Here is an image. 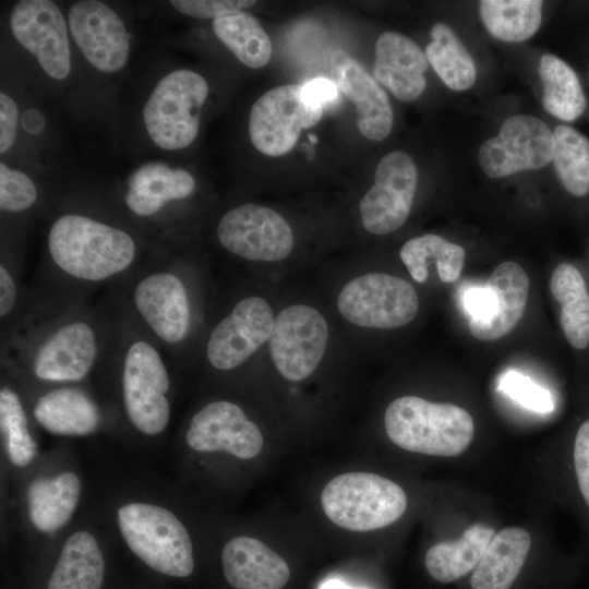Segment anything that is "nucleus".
<instances>
[{
	"label": "nucleus",
	"mask_w": 589,
	"mask_h": 589,
	"mask_svg": "<svg viewBox=\"0 0 589 589\" xmlns=\"http://www.w3.org/2000/svg\"><path fill=\"white\" fill-rule=\"evenodd\" d=\"M135 308L154 334L167 344H177L188 334L191 310L187 289L175 274L152 273L134 288Z\"/></svg>",
	"instance_id": "18"
},
{
	"label": "nucleus",
	"mask_w": 589,
	"mask_h": 589,
	"mask_svg": "<svg viewBox=\"0 0 589 589\" xmlns=\"http://www.w3.org/2000/svg\"><path fill=\"white\" fill-rule=\"evenodd\" d=\"M542 4L539 0H482L479 15L493 37L520 43L532 37L540 27Z\"/></svg>",
	"instance_id": "30"
},
{
	"label": "nucleus",
	"mask_w": 589,
	"mask_h": 589,
	"mask_svg": "<svg viewBox=\"0 0 589 589\" xmlns=\"http://www.w3.org/2000/svg\"><path fill=\"white\" fill-rule=\"evenodd\" d=\"M323 111L306 99L302 84L277 86L253 104L249 118L250 140L260 153L283 156L293 148L302 129L321 120Z\"/></svg>",
	"instance_id": "8"
},
{
	"label": "nucleus",
	"mask_w": 589,
	"mask_h": 589,
	"mask_svg": "<svg viewBox=\"0 0 589 589\" xmlns=\"http://www.w3.org/2000/svg\"><path fill=\"white\" fill-rule=\"evenodd\" d=\"M553 165L564 188L573 195L589 192V141L577 130L557 125L553 131Z\"/></svg>",
	"instance_id": "34"
},
{
	"label": "nucleus",
	"mask_w": 589,
	"mask_h": 589,
	"mask_svg": "<svg viewBox=\"0 0 589 589\" xmlns=\"http://www.w3.org/2000/svg\"><path fill=\"white\" fill-rule=\"evenodd\" d=\"M212 26L220 41L247 67L260 69L268 63L272 41L252 14L240 11L213 20Z\"/></svg>",
	"instance_id": "31"
},
{
	"label": "nucleus",
	"mask_w": 589,
	"mask_h": 589,
	"mask_svg": "<svg viewBox=\"0 0 589 589\" xmlns=\"http://www.w3.org/2000/svg\"><path fill=\"white\" fill-rule=\"evenodd\" d=\"M250 0H172L170 4L180 13L195 19H219L255 4Z\"/></svg>",
	"instance_id": "39"
},
{
	"label": "nucleus",
	"mask_w": 589,
	"mask_h": 589,
	"mask_svg": "<svg viewBox=\"0 0 589 589\" xmlns=\"http://www.w3.org/2000/svg\"><path fill=\"white\" fill-rule=\"evenodd\" d=\"M494 534L491 526L477 522L459 539L432 545L424 557L428 573L444 584L459 579L477 567Z\"/></svg>",
	"instance_id": "28"
},
{
	"label": "nucleus",
	"mask_w": 589,
	"mask_h": 589,
	"mask_svg": "<svg viewBox=\"0 0 589 589\" xmlns=\"http://www.w3.org/2000/svg\"><path fill=\"white\" fill-rule=\"evenodd\" d=\"M327 340V323L316 309L290 305L274 320L268 339L272 361L285 378L302 381L317 368Z\"/></svg>",
	"instance_id": "10"
},
{
	"label": "nucleus",
	"mask_w": 589,
	"mask_h": 589,
	"mask_svg": "<svg viewBox=\"0 0 589 589\" xmlns=\"http://www.w3.org/2000/svg\"><path fill=\"white\" fill-rule=\"evenodd\" d=\"M384 424L398 447L430 456L455 457L471 444L474 423L464 408L432 402L418 396H401L386 408Z\"/></svg>",
	"instance_id": "2"
},
{
	"label": "nucleus",
	"mask_w": 589,
	"mask_h": 589,
	"mask_svg": "<svg viewBox=\"0 0 589 589\" xmlns=\"http://www.w3.org/2000/svg\"><path fill=\"white\" fill-rule=\"evenodd\" d=\"M302 87L306 99L323 109L339 99V88L336 82L326 77H315L302 84Z\"/></svg>",
	"instance_id": "44"
},
{
	"label": "nucleus",
	"mask_w": 589,
	"mask_h": 589,
	"mask_svg": "<svg viewBox=\"0 0 589 589\" xmlns=\"http://www.w3.org/2000/svg\"><path fill=\"white\" fill-rule=\"evenodd\" d=\"M117 526L130 551L155 572L176 578L193 573L191 537L170 509L149 502H129L118 508Z\"/></svg>",
	"instance_id": "3"
},
{
	"label": "nucleus",
	"mask_w": 589,
	"mask_h": 589,
	"mask_svg": "<svg viewBox=\"0 0 589 589\" xmlns=\"http://www.w3.org/2000/svg\"><path fill=\"white\" fill-rule=\"evenodd\" d=\"M332 63L339 91L356 106L360 133L372 141L387 137L394 116L386 93L346 51H335Z\"/></svg>",
	"instance_id": "19"
},
{
	"label": "nucleus",
	"mask_w": 589,
	"mask_h": 589,
	"mask_svg": "<svg viewBox=\"0 0 589 589\" xmlns=\"http://www.w3.org/2000/svg\"><path fill=\"white\" fill-rule=\"evenodd\" d=\"M573 465L578 491L589 509V419L576 432Z\"/></svg>",
	"instance_id": "42"
},
{
	"label": "nucleus",
	"mask_w": 589,
	"mask_h": 589,
	"mask_svg": "<svg viewBox=\"0 0 589 589\" xmlns=\"http://www.w3.org/2000/svg\"><path fill=\"white\" fill-rule=\"evenodd\" d=\"M560 325L575 349H585L589 345V293L585 297L562 304Z\"/></svg>",
	"instance_id": "38"
},
{
	"label": "nucleus",
	"mask_w": 589,
	"mask_h": 589,
	"mask_svg": "<svg viewBox=\"0 0 589 589\" xmlns=\"http://www.w3.org/2000/svg\"><path fill=\"white\" fill-rule=\"evenodd\" d=\"M374 180L360 201L361 221L370 233L387 235L399 229L409 216L418 170L407 153L394 151L380 160Z\"/></svg>",
	"instance_id": "11"
},
{
	"label": "nucleus",
	"mask_w": 589,
	"mask_h": 589,
	"mask_svg": "<svg viewBox=\"0 0 589 589\" xmlns=\"http://www.w3.org/2000/svg\"><path fill=\"white\" fill-rule=\"evenodd\" d=\"M124 201L139 216H152L170 201L189 197L195 190L193 176L159 161L146 163L131 173Z\"/></svg>",
	"instance_id": "22"
},
{
	"label": "nucleus",
	"mask_w": 589,
	"mask_h": 589,
	"mask_svg": "<svg viewBox=\"0 0 589 589\" xmlns=\"http://www.w3.org/2000/svg\"><path fill=\"white\" fill-rule=\"evenodd\" d=\"M543 84L542 104L552 116L573 121L586 108V98L575 71L554 55H543L539 63Z\"/></svg>",
	"instance_id": "32"
},
{
	"label": "nucleus",
	"mask_w": 589,
	"mask_h": 589,
	"mask_svg": "<svg viewBox=\"0 0 589 589\" xmlns=\"http://www.w3.org/2000/svg\"><path fill=\"white\" fill-rule=\"evenodd\" d=\"M227 582L235 589H283L290 578L286 561L263 541L238 536L221 551Z\"/></svg>",
	"instance_id": "20"
},
{
	"label": "nucleus",
	"mask_w": 589,
	"mask_h": 589,
	"mask_svg": "<svg viewBox=\"0 0 589 589\" xmlns=\"http://www.w3.org/2000/svg\"><path fill=\"white\" fill-rule=\"evenodd\" d=\"M550 291L561 305L588 294L581 273L577 267L568 263L560 264L553 271L550 281Z\"/></svg>",
	"instance_id": "40"
},
{
	"label": "nucleus",
	"mask_w": 589,
	"mask_h": 589,
	"mask_svg": "<svg viewBox=\"0 0 589 589\" xmlns=\"http://www.w3.org/2000/svg\"><path fill=\"white\" fill-rule=\"evenodd\" d=\"M47 244L59 269L85 281H101L124 272L136 253L128 232L79 214L57 218Z\"/></svg>",
	"instance_id": "1"
},
{
	"label": "nucleus",
	"mask_w": 589,
	"mask_h": 589,
	"mask_svg": "<svg viewBox=\"0 0 589 589\" xmlns=\"http://www.w3.org/2000/svg\"><path fill=\"white\" fill-rule=\"evenodd\" d=\"M19 119V109L9 95L0 94V153L5 154L12 147Z\"/></svg>",
	"instance_id": "43"
},
{
	"label": "nucleus",
	"mask_w": 589,
	"mask_h": 589,
	"mask_svg": "<svg viewBox=\"0 0 589 589\" xmlns=\"http://www.w3.org/2000/svg\"><path fill=\"white\" fill-rule=\"evenodd\" d=\"M169 389V373L157 349L146 340L132 342L123 360L122 397L128 419L140 433L155 436L166 430Z\"/></svg>",
	"instance_id": "6"
},
{
	"label": "nucleus",
	"mask_w": 589,
	"mask_h": 589,
	"mask_svg": "<svg viewBox=\"0 0 589 589\" xmlns=\"http://www.w3.org/2000/svg\"><path fill=\"white\" fill-rule=\"evenodd\" d=\"M0 429L10 462L17 468L28 466L37 455V444L19 395L8 386L0 389Z\"/></svg>",
	"instance_id": "35"
},
{
	"label": "nucleus",
	"mask_w": 589,
	"mask_h": 589,
	"mask_svg": "<svg viewBox=\"0 0 589 589\" xmlns=\"http://www.w3.org/2000/svg\"><path fill=\"white\" fill-rule=\"evenodd\" d=\"M486 285L495 294V311L483 324L469 325L479 340L493 341L506 336L522 317L529 293V277L517 263L506 261L496 266Z\"/></svg>",
	"instance_id": "23"
},
{
	"label": "nucleus",
	"mask_w": 589,
	"mask_h": 589,
	"mask_svg": "<svg viewBox=\"0 0 589 589\" xmlns=\"http://www.w3.org/2000/svg\"><path fill=\"white\" fill-rule=\"evenodd\" d=\"M274 314L261 297H248L212 330L206 356L209 363L223 371L232 370L249 359L271 337Z\"/></svg>",
	"instance_id": "16"
},
{
	"label": "nucleus",
	"mask_w": 589,
	"mask_h": 589,
	"mask_svg": "<svg viewBox=\"0 0 589 589\" xmlns=\"http://www.w3.org/2000/svg\"><path fill=\"white\" fill-rule=\"evenodd\" d=\"M309 140L312 142V144H315L317 142V139L314 136V134H309Z\"/></svg>",
	"instance_id": "48"
},
{
	"label": "nucleus",
	"mask_w": 589,
	"mask_h": 589,
	"mask_svg": "<svg viewBox=\"0 0 589 589\" xmlns=\"http://www.w3.org/2000/svg\"><path fill=\"white\" fill-rule=\"evenodd\" d=\"M431 37L425 56L444 84L454 91L471 87L477 77L476 67L454 31L444 23H436L431 29Z\"/></svg>",
	"instance_id": "33"
},
{
	"label": "nucleus",
	"mask_w": 589,
	"mask_h": 589,
	"mask_svg": "<svg viewBox=\"0 0 589 589\" xmlns=\"http://www.w3.org/2000/svg\"><path fill=\"white\" fill-rule=\"evenodd\" d=\"M69 27L86 60L106 73L121 70L130 53V36L121 17L108 4L97 0L73 3Z\"/></svg>",
	"instance_id": "14"
},
{
	"label": "nucleus",
	"mask_w": 589,
	"mask_h": 589,
	"mask_svg": "<svg viewBox=\"0 0 589 589\" xmlns=\"http://www.w3.org/2000/svg\"><path fill=\"white\" fill-rule=\"evenodd\" d=\"M341 315L369 328H396L410 323L419 310L418 294L407 280L383 273L353 278L341 289Z\"/></svg>",
	"instance_id": "7"
},
{
	"label": "nucleus",
	"mask_w": 589,
	"mask_h": 589,
	"mask_svg": "<svg viewBox=\"0 0 589 589\" xmlns=\"http://www.w3.org/2000/svg\"><path fill=\"white\" fill-rule=\"evenodd\" d=\"M185 442L195 452H226L240 459L254 458L264 446L259 426L228 400L212 401L200 409L189 423Z\"/></svg>",
	"instance_id": "15"
},
{
	"label": "nucleus",
	"mask_w": 589,
	"mask_h": 589,
	"mask_svg": "<svg viewBox=\"0 0 589 589\" xmlns=\"http://www.w3.org/2000/svg\"><path fill=\"white\" fill-rule=\"evenodd\" d=\"M531 546L530 533L506 527L492 538L470 579L472 589H509L519 575Z\"/></svg>",
	"instance_id": "26"
},
{
	"label": "nucleus",
	"mask_w": 589,
	"mask_h": 589,
	"mask_svg": "<svg viewBox=\"0 0 589 589\" xmlns=\"http://www.w3.org/2000/svg\"><path fill=\"white\" fill-rule=\"evenodd\" d=\"M16 300V286L15 281L7 268V266H0V315L3 318L13 309Z\"/></svg>",
	"instance_id": "45"
},
{
	"label": "nucleus",
	"mask_w": 589,
	"mask_h": 589,
	"mask_svg": "<svg viewBox=\"0 0 589 589\" xmlns=\"http://www.w3.org/2000/svg\"><path fill=\"white\" fill-rule=\"evenodd\" d=\"M10 26L15 39L31 52L44 72L62 81L71 71L67 24L50 0H21L12 9Z\"/></svg>",
	"instance_id": "13"
},
{
	"label": "nucleus",
	"mask_w": 589,
	"mask_h": 589,
	"mask_svg": "<svg viewBox=\"0 0 589 589\" xmlns=\"http://www.w3.org/2000/svg\"><path fill=\"white\" fill-rule=\"evenodd\" d=\"M33 416L47 432L60 436H85L100 425V412L82 389L62 387L43 394L33 407Z\"/></svg>",
	"instance_id": "24"
},
{
	"label": "nucleus",
	"mask_w": 589,
	"mask_h": 589,
	"mask_svg": "<svg viewBox=\"0 0 589 589\" xmlns=\"http://www.w3.org/2000/svg\"><path fill=\"white\" fill-rule=\"evenodd\" d=\"M402 263L418 283L428 279V266L435 264L443 283L456 281L462 271L465 250L446 239L426 233L408 240L399 252Z\"/></svg>",
	"instance_id": "29"
},
{
	"label": "nucleus",
	"mask_w": 589,
	"mask_h": 589,
	"mask_svg": "<svg viewBox=\"0 0 589 589\" xmlns=\"http://www.w3.org/2000/svg\"><path fill=\"white\" fill-rule=\"evenodd\" d=\"M98 346L94 328L84 321L68 322L38 347L33 371L48 382H77L91 372Z\"/></svg>",
	"instance_id": "17"
},
{
	"label": "nucleus",
	"mask_w": 589,
	"mask_h": 589,
	"mask_svg": "<svg viewBox=\"0 0 589 589\" xmlns=\"http://www.w3.org/2000/svg\"><path fill=\"white\" fill-rule=\"evenodd\" d=\"M321 589H350L339 580H328L324 582Z\"/></svg>",
	"instance_id": "47"
},
{
	"label": "nucleus",
	"mask_w": 589,
	"mask_h": 589,
	"mask_svg": "<svg viewBox=\"0 0 589 589\" xmlns=\"http://www.w3.org/2000/svg\"><path fill=\"white\" fill-rule=\"evenodd\" d=\"M38 196L34 181L24 172L0 164V208L19 213L31 208Z\"/></svg>",
	"instance_id": "37"
},
{
	"label": "nucleus",
	"mask_w": 589,
	"mask_h": 589,
	"mask_svg": "<svg viewBox=\"0 0 589 589\" xmlns=\"http://www.w3.org/2000/svg\"><path fill=\"white\" fill-rule=\"evenodd\" d=\"M425 52L409 37L384 32L375 44L373 74L396 98L411 101L425 89Z\"/></svg>",
	"instance_id": "21"
},
{
	"label": "nucleus",
	"mask_w": 589,
	"mask_h": 589,
	"mask_svg": "<svg viewBox=\"0 0 589 589\" xmlns=\"http://www.w3.org/2000/svg\"><path fill=\"white\" fill-rule=\"evenodd\" d=\"M321 507L336 526L356 532L387 527L407 508V494L393 480L372 472L351 471L329 480Z\"/></svg>",
	"instance_id": "4"
},
{
	"label": "nucleus",
	"mask_w": 589,
	"mask_h": 589,
	"mask_svg": "<svg viewBox=\"0 0 589 589\" xmlns=\"http://www.w3.org/2000/svg\"><path fill=\"white\" fill-rule=\"evenodd\" d=\"M497 389L534 412L548 413L554 408L550 392L517 371L504 372L498 377Z\"/></svg>",
	"instance_id": "36"
},
{
	"label": "nucleus",
	"mask_w": 589,
	"mask_h": 589,
	"mask_svg": "<svg viewBox=\"0 0 589 589\" xmlns=\"http://www.w3.org/2000/svg\"><path fill=\"white\" fill-rule=\"evenodd\" d=\"M461 303L469 316V325L483 324L494 314L495 294L486 284L484 286H470L464 291Z\"/></svg>",
	"instance_id": "41"
},
{
	"label": "nucleus",
	"mask_w": 589,
	"mask_h": 589,
	"mask_svg": "<svg viewBox=\"0 0 589 589\" xmlns=\"http://www.w3.org/2000/svg\"><path fill=\"white\" fill-rule=\"evenodd\" d=\"M553 153L554 135L548 124L533 116L516 115L482 143L478 159L488 177L500 179L540 169L552 161Z\"/></svg>",
	"instance_id": "9"
},
{
	"label": "nucleus",
	"mask_w": 589,
	"mask_h": 589,
	"mask_svg": "<svg viewBox=\"0 0 589 589\" xmlns=\"http://www.w3.org/2000/svg\"><path fill=\"white\" fill-rule=\"evenodd\" d=\"M22 123L31 133H38L44 128V118L36 110L26 111L23 116Z\"/></svg>",
	"instance_id": "46"
},
{
	"label": "nucleus",
	"mask_w": 589,
	"mask_h": 589,
	"mask_svg": "<svg viewBox=\"0 0 589 589\" xmlns=\"http://www.w3.org/2000/svg\"><path fill=\"white\" fill-rule=\"evenodd\" d=\"M104 575L105 560L96 537L77 530L63 543L47 589H100Z\"/></svg>",
	"instance_id": "27"
},
{
	"label": "nucleus",
	"mask_w": 589,
	"mask_h": 589,
	"mask_svg": "<svg viewBox=\"0 0 589 589\" xmlns=\"http://www.w3.org/2000/svg\"><path fill=\"white\" fill-rule=\"evenodd\" d=\"M81 492V478L74 471H61L33 480L26 493L32 525L43 533L61 529L73 516Z\"/></svg>",
	"instance_id": "25"
},
{
	"label": "nucleus",
	"mask_w": 589,
	"mask_h": 589,
	"mask_svg": "<svg viewBox=\"0 0 589 589\" xmlns=\"http://www.w3.org/2000/svg\"><path fill=\"white\" fill-rule=\"evenodd\" d=\"M208 93L206 80L197 72L178 69L165 75L143 109L151 140L166 151L189 146L197 135L201 109Z\"/></svg>",
	"instance_id": "5"
},
{
	"label": "nucleus",
	"mask_w": 589,
	"mask_h": 589,
	"mask_svg": "<svg viewBox=\"0 0 589 589\" xmlns=\"http://www.w3.org/2000/svg\"><path fill=\"white\" fill-rule=\"evenodd\" d=\"M217 238L226 250L251 261L283 260L293 247L288 223L275 211L251 203L236 206L221 217Z\"/></svg>",
	"instance_id": "12"
}]
</instances>
